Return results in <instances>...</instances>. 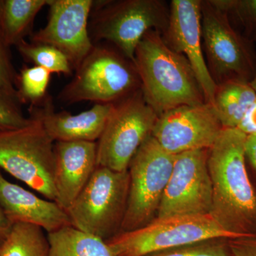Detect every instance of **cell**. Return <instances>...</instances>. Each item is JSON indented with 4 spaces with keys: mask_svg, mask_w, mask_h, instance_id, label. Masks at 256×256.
Returning <instances> with one entry per match:
<instances>
[{
    "mask_svg": "<svg viewBox=\"0 0 256 256\" xmlns=\"http://www.w3.org/2000/svg\"><path fill=\"white\" fill-rule=\"evenodd\" d=\"M246 139L236 128H223L208 153L210 214L236 237L256 236V193L246 166Z\"/></svg>",
    "mask_w": 256,
    "mask_h": 256,
    "instance_id": "obj_1",
    "label": "cell"
},
{
    "mask_svg": "<svg viewBox=\"0 0 256 256\" xmlns=\"http://www.w3.org/2000/svg\"><path fill=\"white\" fill-rule=\"evenodd\" d=\"M143 97L160 116L182 106L206 102L190 62L151 30L143 36L133 60Z\"/></svg>",
    "mask_w": 256,
    "mask_h": 256,
    "instance_id": "obj_2",
    "label": "cell"
},
{
    "mask_svg": "<svg viewBox=\"0 0 256 256\" xmlns=\"http://www.w3.org/2000/svg\"><path fill=\"white\" fill-rule=\"evenodd\" d=\"M140 89L134 64L120 52L94 44L75 70L73 78L63 88L58 99L70 105L82 101L114 104Z\"/></svg>",
    "mask_w": 256,
    "mask_h": 256,
    "instance_id": "obj_3",
    "label": "cell"
},
{
    "mask_svg": "<svg viewBox=\"0 0 256 256\" xmlns=\"http://www.w3.org/2000/svg\"><path fill=\"white\" fill-rule=\"evenodd\" d=\"M170 12L158 0L94 1L89 33L94 44H112L133 62L143 36L151 30H166Z\"/></svg>",
    "mask_w": 256,
    "mask_h": 256,
    "instance_id": "obj_4",
    "label": "cell"
},
{
    "mask_svg": "<svg viewBox=\"0 0 256 256\" xmlns=\"http://www.w3.org/2000/svg\"><path fill=\"white\" fill-rule=\"evenodd\" d=\"M30 118L28 126L0 132V168L56 202L55 142L40 120Z\"/></svg>",
    "mask_w": 256,
    "mask_h": 256,
    "instance_id": "obj_5",
    "label": "cell"
},
{
    "mask_svg": "<svg viewBox=\"0 0 256 256\" xmlns=\"http://www.w3.org/2000/svg\"><path fill=\"white\" fill-rule=\"evenodd\" d=\"M130 176L98 166L80 194L66 210L75 228L104 240L120 232L127 208Z\"/></svg>",
    "mask_w": 256,
    "mask_h": 256,
    "instance_id": "obj_6",
    "label": "cell"
},
{
    "mask_svg": "<svg viewBox=\"0 0 256 256\" xmlns=\"http://www.w3.org/2000/svg\"><path fill=\"white\" fill-rule=\"evenodd\" d=\"M216 238L239 237L224 230L210 214L176 216L154 218L141 228L120 232L106 242L116 256H146Z\"/></svg>",
    "mask_w": 256,
    "mask_h": 256,
    "instance_id": "obj_7",
    "label": "cell"
},
{
    "mask_svg": "<svg viewBox=\"0 0 256 256\" xmlns=\"http://www.w3.org/2000/svg\"><path fill=\"white\" fill-rule=\"evenodd\" d=\"M174 158L152 136L143 142L128 168L129 194L120 233L141 228L156 218Z\"/></svg>",
    "mask_w": 256,
    "mask_h": 256,
    "instance_id": "obj_8",
    "label": "cell"
},
{
    "mask_svg": "<svg viewBox=\"0 0 256 256\" xmlns=\"http://www.w3.org/2000/svg\"><path fill=\"white\" fill-rule=\"evenodd\" d=\"M158 118L140 89L114 104L97 141L98 166L120 172L128 171L133 156L151 136Z\"/></svg>",
    "mask_w": 256,
    "mask_h": 256,
    "instance_id": "obj_9",
    "label": "cell"
},
{
    "mask_svg": "<svg viewBox=\"0 0 256 256\" xmlns=\"http://www.w3.org/2000/svg\"><path fill=\"white\" fill-rule=\"evenodd\" d=\"M208 153V150H196L175 156L156 218L210 214L212 184Z\"/></svg>",
    "mask_w": 256,
    "mask_h": 256,
    "instance_id": "obj_10",
    "label": "cell"
},
{
    "mask_svg": "<svg viewBox=\"0 0 256 256\" xmlns=\"http://www.w3.org/2000/svg\"><path fill=\"white\" fill-rule=\"evenodd\" d=\"M214 107L208 102L182 106L158 116L151 136L173 156L208 150L223 130Z\"/></svg>",
    "mask_w": 256,
    "mask_h": 256,
    "instance_id": "obj_11",
    "label": "cell"
},
{
    "mask_svg": "<svg viewBox=\"0 0 256 256\" xmlns=\"http://www.w3.org/2000/svg\"><path fill=\"white\" fill-rule=\"evenodd\" d=\"M92 4V0H50L46 26L30 42L55 47L76 70L94 46L88 28Z\"/></svg>",
    "mask_w": 256,
    "mask_h": 256,
    "instance_id": "obj_12",
    "label": "cell"
},
{
    "mask_svg": "<svg viewBox=\"0 0 256 256\" xmlns=\"http://www.w3.org/2000/svg\"><path fill=\"white\" fill-rule=\"evenodd\" d=\"M166 44L190 62L206 102L214 105L218 84L207 66L202 50V1L173 0L166 30Z\"/></svg>",
    "mask_w": 256,
    "mask_h": 256,
    "instance_id": "obj_13",
    "label": "cell"
},
{
    "mask_svg": "<svg viewBox=\"0 0 256 256\" xmlns=\"http://www.w3.org/2000/svg\"><path fill=\"white\" fill-rule=\"evenodd\" d=\"M202 38L207 57L217 76L245 73L247 56L240 38L230 26L226 14L202 2Z\"/></svg>",
    "mask_w": 256,
    "mask_h": 256,
    "instance_id": "obj_14",
    "label": "cell"
},
{
    "mask_svg": "<svg viewBox=\"0 0 256 256\" xmlns=\"http://www.w3.org/2000/svg\"><path fill=\"white\" fill-rule=\"evenodd\" d=\"M112 107L114 104H95L79 114L56 112L48 96L40 106H30V117L40 120L54 142H97Z\"/></svg>",
    "mask_w": 256,
    "mask_h": 256,
    "instance_id": "obj_15",
    "label": "cell"
},
{
    "mask_svg": "<svg viewBox=\"0 0 256 256\" xmlns=\"http://www.w3.org/2000/svg\"><path fill=\"white\" fill-rule=\"evenodd\" d=\"M54 149L56 202L66 210L98 166L97 142H56Z\"/></svg>",
    "mask_w": 256,
    "mask_h": 256,
    "instance_id": "obj_16",
    "label": "cell"
},
{
    "mask_svg": "<svg viewBox=\"0 0 256 256\" xmlns=\"http://www.w3.org/2000/svg\"><path fill=\"white\" fill-rule=\"evenodd\" d=\"M0 207L10 223L41 227L46 233L72 225L68 214L56 202L8 181L0 171Z\"/></svg>",
    "mask_w": 256,
    "mask_h": 256,
    "instance_id": "obj_17",
    "label": "cell"
},
{
    "mask_svg": "<svg viewBox=\"0 0 256 256\" xmlns=\"http://www.w3.org/2000/svg\"><path fill=\"white\" fill-rule=\"evenodd\" d=\"M50 0H0V32L8 46H16L32 33L36 15Z\"/></svg>",
    "mask_w": 256,
    "mask_h": 256,
    "instance_id": "obj_18",
    "label": "cell"
},
{
    "mask_svg": "<svg viewBox=\"0 0 256 256\" xmlns=\"http://www.w3.org/2000/svg\"><path fill=\"white\" fill-rule=\"evenodd\" d=\"M256 104V92L250 84L230 79L218 85L214 107L224 128H238Z\"/></svg>",
    "mask_w": 256,
    "mask_h": 256,
    "instance_id": "obj_19",
    "label": "cell"
},
{
    "mask_svg": "<svg viewBox=\"0 0 256 256\" xmlns=\"http://www.w3.org/2000/svg\"><path fill=\"white\" fill-rule=\"evenodd\" d=\"M48 256H116L106 240L67 226L47 233Z\"/></svg>",
    "mask_w": 256,
    "mask_h": 256,
    "instance_id": "obj_20",
    "label": "cell"
},
{
    "mask_svg": "<svg viewBox=\"0 0 256 256\" xmlns=\"http://www.w3.org/2000/svg\"><path fill=\"white\" fill-rule=\"evenodd\" d=\"M48 250L45 230L32 224H14L0 244V256H48Z\"/></svg>",
    "mask_w": 256,
    "mask_h": 256,
    "instance_id": "obj_21",
    "label": "cell"
},
{
    "mask_svg": "<svg viewBox=\"0 0 256 256\" xmlns=\"http://www.w3.org/2000/svg\"><path fill=\"white\" fill-rule=\"evenodd\" d=\"M16 47L18 53L26 62L46 69L52 74L69 76L73 72L68 58L55 47L28 42L26 40H24Z\"/></svg>",
    "mask_w": 256,
    "mask_h": 256,
    "instance_id": "obj_22",
    "label": "cell"
},
{
    "mask_svg": "<svg viewBox=\"0 0 256 256\" xmlns=\"http://www.w3.org/2000/svg\"><path fill=\"white\" fill-rule=\"evenodd\" d=\"M52 73L42 67L24 66L16 76V97L22 104L30 106L42 104L47 98V88Z\"/></svg>",
    "mask_w": 256,
    "mask_h": 256,
    "instance_id": "obj_23",
    "label": "cell"
},
{
    "mask_svg": "<svg viewBox=\"0 0 256 256\" xmlns=\"http://www.w3.org/2000/svg\"><path fill=\"white\" fill-rule=\"evenodd\" d=\"M18 97L0 88V132L24 127L31 118L24 114Z\"/></svg>",
    "mask_w": 256,
    "mask_h": 256,
    "instance_id": "obj_24",
    "label": "cell"
},
{
    "mask_svg": "<svg viewBox=\"0 0 256 256\" xmlns=\"http://www.w3.org/2000/svg\"><path fill=\"white\" fill-rule=\"evenodd\" d=\"M16 76L12 60L10 47L5 43L0 32V88L12 95L16 96Z\"/></svg>",
    "mask_w": 256,
    "mask_h": 256,
    "instance_id": "obj_25",
    "label": "cell"
},
{
    "mask_svg": "<svg viewBox=\"0 0 256 256\" xmlns=\"http://www.w3.org/2000/svg\"><path fill=\"white\" fill-rule=\"evenodd\" d=\"M228 238L208 239L190 246V256H230Z\"/></svg>",
    "mask_w": 256,
    "mask_h": 256,
    "instance_id": "obj_26",
    "label": "cell"
},
{
    "mask_svg": "<svg viewBox=\"0 0 256 256\" xmlns=\"http://www.w3.org/2000/svg\"><path fill=\"white\" fill-rule=\"evenodd\" d=\"M230 256H256V236L228 238Z\"/></svg>",
    "mask_w": 256,
    "mask_h": 256,
    "instance_id": "obj_27",
    "label": "cell"
},
{
    "mask_svg": "<svg viewBox=\"0 0 256 256\" xmlns=\"http://www.w3.org/2000/svg\"><path fill=\"white\" fill-rule=\"evenodd\" d=\"M190 246L165 249L146 256H190Z\"/></svg>",
    "mask_w": 256,
    "mask_h": 256,
    "instance_id": "obj_28",
    "label": "cell"
},
{
    "mask_svg": "<svg viewBox=\"0 0 256 256\" xmlns=\"http://www.w3.org/2000/svg\"><path fill=\"white\" fill-rule=\"evenodd\" d=\"M246 156L256 170V134L247 136L246 142Z\"/></svg>",
    "mask_w": 256,
    "mask_h": 256,
    "instance_id": "obj_29",
    "label": "cell"
},
{
    "mask_svg": "<svg viewBox=\"0 0 256 256\" xmlns=\"http://www.w3.org/2000/svg\"><path fill=\"white\" fill-rule=\"evenodd\" d=\"M12 227V224L10 223L5 216L4 212L0 207V244L4 242L5 238L10 234V230Z\"/></svg>",
    "mask_w": 256,
    "mask_h": 256,
    "instance_id": "obj_30",
    "label": "cell"
},
{
    "mask_svg": "<svg viewBox=\"0 0 256 256\" xmlns=\"http://www.w3.org/2000/svg\"><path fill=\"white\" fill-rule=\"evenodd\" d=\"M250 85L252 86V88L254 89V90L256 92V75L254 76V78L252 80V82H250Z\"/></svg>",
    "mask_w": 256,
    "mask_h": 256,
    "instance_id": "obj_31",
    "label": "cell"
}]
</instances>
